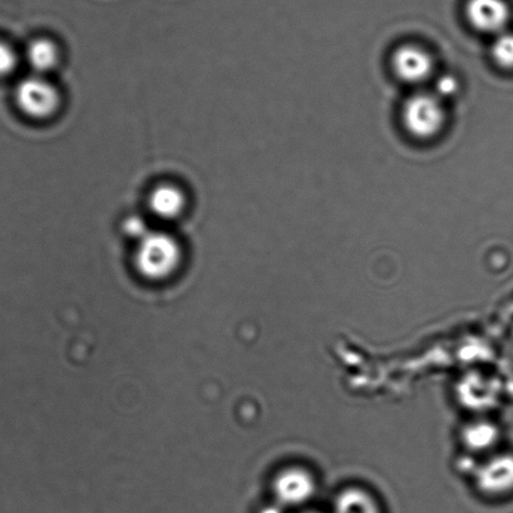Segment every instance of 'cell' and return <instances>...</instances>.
I'll list each match as a JSON object with an SVG mask.
<instances>
[{
	"label": "cell",
	"instance_id": "obj_1",
	"mask_svg": "<svg viewBox=\"0 0 513 513\" xmlns=\"http://www.w3.org/2000/svg\"><path fill=\"white\" fill-rule=\"evenodd\" d=\"M181 248L174 236L150 231L138 241L135 255L137 270L150 280H164L175 273L181 263Z\"/></svg>",
	"mask_w": 513,
	"mask_h": 513
},
{
	"label": "cell",
	"instance_id": "obj_2",
	"mask_svg": "<svg viewBox=\"0 0 513 513\" xmlns=\"http://www.w3.org/2000/svg\"><path fill=\"white\" fill-rule=\"evenodd\" d=\"M403 125L412 136L429 140L442 131L446 123V111L442 100L434 93H416L404 103Z\"/></svg>",
	"mask_w": 513,
	"mask_h": 513
},
{
	"label": "cell",
	"instance_id": "obj_3",
	"mask_svg": "<svg viewBox=\"0 0 513 513\" xmlns=\"http://www.w3.org/2000/svg\"><path fill=\"white\" fill-rule=\"evenodd\" d=\"M16 102L24 115L43 120L58 110L61 97L57 87L46 77L33 75L23 78L16 88Z\"/></svg>",
	"mask_w": 513,
	"mask_h": 513
},
{
	"label": "cell",
	"instance_id": "obj_4",
	"mask_svg": "<svg viewBox=\"0 0 513 513\" xmlns=\"http://www.w3.org/2000/svg\"><path fill=\"white\" fill-rule=\"evenodd\" d=\"M392 67L394 73L403 82H426L433 73V58L426 49L416 44H404L393 53Z\"/></svg>",
	"mask_w": 513,
	"mask_h": 513
},
{
	"label": "cell",
	"instance_id": "obj_5",
	"mask_svg": "<svg viewBox=\"0 0 513 513\" xmlns=\"http://www.w3.org/2000/svg\"><path fill=\"white\" fill-rule=\"evenodd\" d=\"M466 14L471 26L482 33H500L511 17L506 0H468Z\"/></svg>",
	"mask_w": 513,
	"mask_h": 513
},
{
	"label": "cell",
	"instance_id": "obj_6",
	"mask_svg": "<svg viewBox=\"0 0 513 513\" xmlns=\"http://www.w3.org/2000/svg\"><path fill=\"white\" fill-rule=\"evenodd\" d=\"M274 488L281 503L297 506L313 496L315 486L313 477L307 471L291 468L276 477Z\"/></svg>",
	"mask_w": 513,
	"mask_h": 513
},
{
	"label": "cell",
	"instance_id": "obj_7",
	"mask_svg": "<svg viewBox=\"0 0 513 513\" xmlns=\"http://www.w3.org/2000/svg\"><path fill=\"white\" fill-rule=\"evenodd\" d=\"M478 485L490 495H505L513 491V456L493 458L478 473Z\"/></svg>",
	"mask_w": 513,
	"mask_h": 513
},
{
	"label": "cell",
	"instance_id": "obj_8",
	"mask_svg": "<svg viewBox=\"0 0 513 513\" xmlns=\"http://www.w3.org/2000/svg\"><path fill=\"white\" fill-rule=\"evenodd\" d=\"M149 204L151 211L157 217L164 220H172L184 210L185 196L179 187L162 184L151 192Z\"/></svg>",
	"mask_w": 513,
	"mask_h": 513
},
{
	"label": "cell",
	"instance_id": "obj_9",
	"mask_svg": "<svg viewBox=\"0 0 513 513\" xmlns=\"http://www.w3.org/2000/svg\"><path fill=\"white\" fill-rule=\"evenodd\" d=\"M59 53L56 44L51 39L38 38L29 43L26 59L34 75H46L57 66Z\"/></svg>",
	"mask_w": 513,
	"mask_h": 513
},
{
	"label": "cell",
	"instance_id": "obj_10",
	"mask_svg": "<svg viewBox=\"0 0 513 513\" xmlns=\"http://www.w3.org/2000/svg\"><path fill=\"white\" fill-rule=\"evenodd\" d=\"M334 513H379V508L367 492L353 488L340 493L335 502Z\"/></svg>",
	"mask_w": 513,
	"mask_h": 513
},
{
	"label": "cell",
	"instance_id": "obj_11",
	"mask_svg": "<svg viewBox=\"0 0 513 513\" xmlns=\"http://www.w3.org/2000/svg\"><path fill=\"white\" fill-rule=\"evenodd\" d=\"M465 439L468 446L475 450H485V448L495 445L497 439V429L491 424H475L467 429Z\"/></svg>",
	"mask_w": 513,
	"mask_h": 513
},
{
	"label": "cell",
	"instance_id": "obj_12",
	"mask_svg": "<svg viewBox=\"0 0 513 513\" xmlns=\"http://www.w3.org/2000/svg\"><path fill=\"white\" fill-rule=\"evenodd\" d=\"M492 57L498 66L513 69V33H502L492 44Z\"/></svg>",
	"mask_w": 513,
	"mask_h": 513
},
{
	"label": "cell",
	"instance_id": "obj_13",
	"mask_svg": "<svg viewBox=\"0 0 513 513\" xmlns=\"http://www.w3.org/2000/svg\"><path fill=\"white\" fill-rule=\"evenodd\" d=\"M18 62L16 49L0 39V78L11 76L16 71Z\"/></svg>",
	"mask_w": 513,
	"mask_h": 513
},
{
	"label": "cell",
	"instance_id": "obj_14",
	"mask_svg": "<svg viewBox=\"0 0 513 513\" xmlns=\"http://www.w3.org/2000/svg\"><path fill=\"white\" fill-rule=\"evenodd\" d=\"M123 230H125V233L130 236V238L136 239L137 241L145 238V236L150 234L151 231L149 224L146 223V220L138 215L128 217L125 223H123Z\"/></svg>",
	"mask_w": 513,
	"mask_h": 513
},
{
	"label": "cell",
	"instance_id": "obj_15",
	"mask_svg": "<svg viewBox=\"0 0 513 513\" xmlns=\"http://www.w3.org/2000/svg\"><path fill=\"white\" fill-rule=\"evenodd\" d=\"M457 91V78L451 75H445L438 78L436 82V93H434V95L438 96L442 100V98L452 97L453 95H456Z\"/></svg>",
	"mask_w": 513,
	"mask_h": 513
},
{
	"label": "cell",
	"instance_id": "obj_16",
	"mask_svg": "<svg viewBox=\"0 0 513 513\" xmlns=\"http://www.w3.org/2000/svg\"><path fill=\"white\" fill-rule=\"evenodd\" d=\"M261 513H280V511L278 510V508L269 507V508H265V510Z\"/></svg>",
	"mask_w": 513,
	"mask_h": 513
}]
</instances>
